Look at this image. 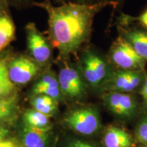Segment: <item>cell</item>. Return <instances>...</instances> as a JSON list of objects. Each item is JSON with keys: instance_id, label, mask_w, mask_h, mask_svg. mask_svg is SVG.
Segmentation results:
<instances>
[{"instance_id": "cell-16", "label": "cell", "mask_w": 147, "mask_h": 147, "mask_svg": "<svg viewBox=\"0 0 147 147\" xmlns=\"http://www.w3.org/2000/svg\"><path fill=\"white\" fill-rule=\"evenodd\" d=\"M32 103L35 110L49 117L54 115L57 110V101L48 95H34Z\"/></svg>"}, {"instance_id": "cell-2", "label": "cell", "mask_w": 147, "mask_h": 147, "mask_svg": "<svg viewBox=\"0 0 147 147\" xmlns=\"http://www.w3.org/2000/svg\"><path fill=\"white\" fill-rule=\"evenodd\" d=\"M78 67L87 86L92 89H102L113 69L104 55L96 49L85 45L78 52Z\"/></svg>"}, {"instance_id": "cell-15", "label": "cell", "mask_w": 147, "mask_h": 147, "mask_svg": "<svg viewBox=\"0 0 147 147\" xmlns=\"http://www.w3.org/2000/svg\"><path fill=\"white\" fill-rule=\"evenodd\" d=\"M8 55L4 57H0V97L13 94L16 87L10 81L8 71Z\"/></svg>"}, {"instance_id": "cell-8", "label": "cell", "mask_w": 147, "mask_h": 147, "mask_svg": "<svg viewBox=\"0 0 147 147\" xmlns=\"http://www.w3.org/2000/svg\"><path fill=\"white\" fill-rule=\"evenodd\" d=\"M67 125L77 133L92 135L101 127L98 112L93 108H82L71 111L65 119Z\"/></svg>"}, {"instance_id": "cell-22", "label": "cell", "mask_w": 147, "mask_h": 147, "mask_svg": "<svg viewBox=\"0 0 147 147\" xmlns=\"http://www.w3.org/2000/svg\"><path fill=\"white\" fill-rule=\"evenodd\" d=\"M10 7L17 9H25L33 6L35 0H5Z\"/></svg>"}, {"instance_id": "cell-10", "label": "cell", "mask_w": 147, "mask_h": 147, "mask_svg": "<svg viewBox=\"0 0 147 147\" xmlns=\"http://www.w3.org/2000/svg\"><path fill=\"white\" fill-rule=\"evenodd\" d=\"M45 70L36 78L32 87L33 95H48L58 102L63 95L61 91L57 74H55L49 67Z\"/></svg>"}, {"instance_id": "cell-14", "label": "cell", "mask_w": 147, "mask_h": 147, "mask_svg": "<svg viewBox=\"0 0 147 147\" xmlns=\"http://www.w3.org/2000/svg\"><path fill=\"white\" fill-rule=\"evenodd\" d=\"M23 133V142L25 147H46L49 129H41L25 125Z\"/></svg>"}, {"instance_id": "cell-25", "label": "cell", "mask_w": 147, "mask_h": 147, "mask_svg": "<svg viewBox=\"0 0 147 147\" xmlns=\"http://www.w3.org/2000/svg\"><path fill=\"white\" fill-rule=\"evenodd\" d=\"M10 7L5 0H0V16L7 12H10Z\"/></svg>"}, {"instance_id": "cell-4", "label": "cell", "mask_w": 147, "mask_h": 147, "mask_svg": "<svg viewBox=\"0 0 147 147\" xmlns=\"http://www.w3.org/2000/svg\"><path fill=\"white\" fill-rule=\"evenodd\" d=\"M57 77L63 96L78 99L86 94L87 84L82 76L78 64H74L68 59H57Z\"/></svg>"}, {"instance_id": "cell-12", "label": "cell", "mask_w": 147, "mask_h": 147, "mask_svg": "<svg viewBox=\"0 0 147 147\" xmlns=\"http://www.w3.org/2000/svg\"><path fill=\"white\" fill-rule=\"evenodd\" d=\"M103 143L105 147H134L131 136L123 129L115 126L106 129Z\"/></svg>"}, {"instance_id": "cell-30", "label": "cell", "mask_w": 147, "mask_h": 147, "mask_svg": "<svg viewBox=\"0 0 147 147\" xmlns=\"http://www.w3.org/2000/svg\"><path fill=\"white\" fill-rule=\"evenodd\" d=\"M118 1H119V0H118Z\"/></svg>"}, {"instance_id": "cell-19", "label": "cell", "mask_w": 147, "mask_h": 147, "mask_svg": "<svg viewBox=\"0 0 147 147\" xmlns=\"http://www.w3.org/2000/svg\"><path fill=\"white\" fill-rule=\"evenodd\" d=\"M134 22H138L142 26L147 29V10L138 17L127 15L123 13L119 17L118 23L119 26H129Z\"/></svg>"}, {"instance_id": "cell-27", "label": "cell", "mask_w": 147, "mask_h": 147, "mask_svg": "<svg viewBox=\"0 0 147 147\" xmlns=\"http://www.w3.org/2000/svg\"><path fill=\"white\" fill-rule=\"evenodd\" d=\"M7 134H8V130L5 129L3 127L0 126V141L3 140V139L5 137Z\"/></svg>"}, {"instance_id": "cell-23", "label": "cell", "mask_w": 147, "mask_h": 147, "mask_svg": "<svg viewBox=\"0 0 147 147\" xmlns=\"http://www.w3.org/2000/svg\"><path fill=\"white\" fill-rule=\"evenodd\" d=\"M140 94L142 96L144 106L147 109V74L145 76L144 82H143L142 86L140 87Z\"/></svg>"}, {"instance_id": "cell-9", "label": "cell", "mask_w": 147, "mask_h": 147, "mask_svg": "<svg viewBox=\"0 0 147 147\" xmlns=\"http://www.w3.org/2000/svg\"><path fill=\"white\" fill-rule=\"evenodd\" d=\"M103 100L108 109L121 118H131L136 112L137 102L130 93L106 92Z\"/></svg>"}, {"instance_id": "cell-26", "label": "cell", "mask_w": 147, "mask_h": 147, "mask_svg": "<svg viewBox=\"0 0 147 147\" xmlns=\"http://www.w3.org/2000/svg\"><path fill=\"white\" fill-rule=\"evenodd\" d=\"M0 147H16L12 142L10 141H0Z\"/></svg>"}, {"instance_id": "cell-1", "label": "cell", "mask_w": 147, "mask_h": 147, "mask_svg": "<svg viewBox=\"0 0 147 147\" xmlns=\"http://www.w3.org/2000/svg\"><path fill=\"white\" fill-rule=\"evenodd\" d=\"M114 1L93 5L65 3L55 5L51 0L34 1L33 6L41 8L48 16V38L58 51V59H68L89 44L96 14Z\"/></svg>"}, {"instance_id": "cell-21", "label": "cell", "mask_w": 147, "mask_h": 147, "mask_svg": "<svg viewBox=\"0 0 147 147\" xmlns=\"http://www.w3.org/2000/svg\"><path fill=\"white\" fill-rule=\"evenodd\" d=\"M53 3L56 4H61V3H78V4L82 5H93L97 3L106 2L112 0H51Z\"/></svg>"}, {"instance_id": "cell-5", "label": "cell", "mask_w": 147, "mask_h": 147, "mask_svg": "<svg viewBox=\"0 0 147 147\" xmlns=\"http://www.w3.org/2000/svg\"><path fill=\"white\" fill-rule=\"evenodd\" d=\"M41 66L28 55L20 54L9 56L8 71L10 81L16 85H25L38 78L44 70Z\"/></svg>"}, {"instance_id": "cell-29", "label": "cell", "mask_w": 147, "mask_h": 147, "mask_svg": "<svg viewBox=\"0 0 147 147\" xmlns=\"http://www.w3.org/2000/svg\"><path fill=\"white\" fill-rule=\"evenodd\" d=\"M2 53H3V52H2Z\"/></svg>"}, {"instance_id": "cell-3", "label": "cell", "mask_w": 147, "mask_h": 147, "mask_svg": "<svg viewBox=\"0 0 147 147\" xmlns=\"http://www.w3.org/2000/svg\"><path fill=\"white\" fill-rule=\"evenodd\" d=\"M27 54L42 68H48L53 59L54 47L51 40L33 22L25 27Z\"/></svg>"}, {"instance_id": "cell-7", "label": "cell", "mask_w": 147, "mask_h": 147, "mask_svg": "<svg viewBox=\"0 0 147 147\" xmlns=\"http://www.w3.org/2000/svg\"><path fill=\"white\" fill-rule=\"evenodd\" d=\"M145 76L144 71L113 69L102 89L106 92L130 93L141 87Z\"/></svg>"}, {"instance_id": "cell-11", "label": "cell", "mask_w": 147, "mask_h": 147, "mask_svg": "<svg viewBox=\"0 0 147 147\" xmlns=\"http://www.w3.org/2000/svg\"><path fill=\"white\" fill-rule=\"evenodd\" d=\"M119 36L131 45L137 54L147 61V31L129 26H117Z\"/></svg>"}, {"instance_id": "cell-20", "label": "cell", "mask_w": 147, "mask_h": 147, "mask_svg": "<svg viewBox=\"0 0 147 147\" xmlns=\"http://www.w3.org/2000/svg\"><path fill=\"white\" fill-rule=\"evenodd\" d=\"M136 134L138 141L147 146V117L142 119L138 125Z\"/></svg>"}, {"instance_id": "cell-17", "label": "cell", "mask_w": 147, "mask_h": 147, "mask_svg": "<svg viewBox=\"0 0 147 147\" xmlns=\"http://www.w3.org/2000/svg\"><path fill=\"white\" fill-rule=\"evenodd\" d=\"M24 120L27 125L34 128L49 130L51 127L49 116L36 110H30L27 111L24 115Z\"/></svg>"}, {"instance_id": "cell-13", "label": "cell", "mask_w": 147, "mask_h": 147, "mask_svg": "<svg viewBox=\"0 0 147 147\" xmlns=\"http://www.w3.org/2000/svg\"><path fill=\"white\" fill-rule=\"evenodd\" d=\"M16 40V26L10 12L0 16V53Z\"/></svg>"}, {"instance_id": "cell-24", "label": "cell", "mask_w": 147, "mask_h": 147, "mask_svg": "<svg viewBox=\"0 0 147 147\" xmlns=\"http://www.w3.org/2000/svg\"><path fill=\"white\" fill-rule=\"evenodd\" d=\"M69 147H95L93 144L88 143L87 142H84L82 140H74L71 143Z\"/></svg>"}, {"instance_id": "cell-18", "label": "cell", "mask_w": 147, "mask_h": 147, "mask_svg": "<svg viewBox=\"0 0 147 147\" xmlns=\"http://www.w3.org/2000/svg\"><path fill=\"white\" fill-rule=\"evenodd\" d=\"M16 95L13 94L0 97V121L10 118L14 113L16 107Z\"/></svg>"}, {"instance_id": "cell-28", "label": "cell", "mask_w": 147, "mask_h": 147, "mask_svg": "<svg viewBox=\"0 0 147 147\" xmlns=\"http://www.w3.org/2000/svg\"><path fill=\"white\" fill-rule=\"evenodd\" d=\"M144 147H147V146H144Z\"/></svg>"}, {"instance_id": "cell-6", "label": "cell", "mask_w": 147, "mask_h": 147, "mask_svg": "<svg viewBox=\"0 0 147 147\" xmlns=\"http://www.w3.org/2000/svg\"><path fill=\"white\" fill-rule=\"evenodd\" d=\"M109 57L112 63L121 69L144 71L146 65V61L139 56L131 45L121 36L110 47Z\"/></svg>"}]
</instances>
